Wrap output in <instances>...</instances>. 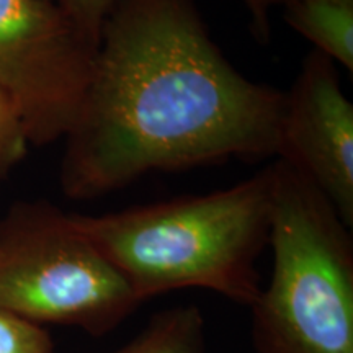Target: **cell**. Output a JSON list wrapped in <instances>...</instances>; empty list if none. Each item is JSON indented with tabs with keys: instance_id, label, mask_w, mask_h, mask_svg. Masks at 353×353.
<instances>
[{
	"instance_id": "obj_1",
	"label": "cell",
	"mask_w": 353,
	"mask_h": 353,
	"mask_svg": "<svg viewBox=\"0 0 353 353\" xmlns=\"http://www.w3.org/2000/svg\"><path fill=\"white\" fill-rule=\"evenodd\" d=\"M283 105L224 57L193 0H117L64 136L61 187L90 200L149 172L273 157Z\"/></svg>"
},
{
	"instance_id": "obj_2",
	"label": "cell",
	"mask_w": 353,
	"mask_h": 353,
	"mask_svg": "<svg viewBox=\"0 0 353 353\" xmlns=\"http://www.w3.org/2000/svg\"><path fill=\"white\" fill-rule=\"evenodd\" d=\"M272 190L268 165L208 195L74 219L139 303L203 288L250 307L262 290L257 260L268 244Z\"/></svg>"
},
{
	"instance_id": "obj_3",
	"label": "cell",
	"mask_w": 353,
	"mask_h": 353,
	"mask_svg": "<svg viewBox=\"0 0 353 353\" xmlns=\"http://www.w3.org/2000/svg\"><path fill=\"white\" fill-rule=\"evenodd\" d=\"M273 273L252 303L257 353H353V242L322 190L276 159Z\"/></svg>"
},
{
	"instance_id": "obj_4",
	"label": "cell",
	"mask_w": 353,
	"mask_h": 353,
	"mask_svg": "<svg viewBox=\"0 0 353 353\" xmlns=\"http://www.w3.org/2000/svg\"><path fill=\"white\" fill-rule=\"evenodd\" d=\"M139 304L74 214L17 203L0 221V309L103 335Z\"/></svg>"
},
{
	"instance_id": "obj_5",
	"label": "cell",
	"mask_w": 353,
	"mask_h": 353,
	"mask_svg": "<svg viewBox=\"0 0 353 353\" xmlns=\"http://www.w3.org/2000/svg\"><path fill=\"white\" fill-rule=\"evenodd\" d=\"M97 48L52 0H0V87L30 144L68 134L90 83Z\"/></svg>"
},
{
	"instance_id": "obj_6",
	"label": "cell",
	"mask_w": 353,
	"mask_h": 353,
	"mask_svg": "<svg viewBox=\"0 0 353 353\" xmlns=\"http://www.w3.org/2000/svg\"><path fill=\"white\" fill-rule=\"evenodd\" d=\"M276 157L322 190L353 224V105L334 61L312 51L285 92Z\"/></svg>"
},
{
	"instance_id": "obj_7",
	"label": "cell",
	"mask_w": 353,
	"mask_h": 353,
	"mask_svg": "<svg viewBox=\"0 0 353 353\" xmlns=\"http://www.w3.org/2000/svg\"><path fill=\"white\" fill-rule=\"evenodd\" d=\"M283 13L314 51L353 72V0H293Z\"/></svg>"
},
{
	"instance_id": "obj_8",
	"label": "cell",
	"mask_w": 353,
	"mask_h": 353,
	"mask_svg": "<svg viewBox=\"0 0 353 353\" xmlns=\"http://www.w3.org/2000/svg\"><path fill=\"white\" fill-rule=\"evenodd\" d=\"M114 353H205L201 311L179 306L159 312L143 332Z\"/></svg>"
},
{
	"instance_id": "obj_9",
	"label": "cell",
	"mask_w": 353,
	"mask_h": 353,
	"mask_svg": "<svg viewBox=\"0 0 353 353\" xmlns=\"http://www.w3.org/2000/svg\"><path fill=\"white\" fill-rule=\"evenodd\" d=\"M0 353H52V343L37 322L0 309Z\"/></svg>"
},
{
	"instance_id": "obj_10",
	"label": "cell",
	"mask_w": 353,
	"mask_h": 353,
	"mask_svg": "<svg viewBox=\"0 0 353 353\" xmlns=\"http://www.w3.org/2000/svg\"><path fill=\"white\" fill-rule=\"evenodd\" d=\"M25 128L10 97L0 87V176L15 167L28 151Z\"/></svg>"
},
{
	"instance_id": "obj_11",
	"label": "cell",
	"mask_w": 353,
	"mask_h": 353,
	"mask_svg": "<svg viewBox=\"0 0 353 353\" xmlns=\"http://www.w3.org/2000/svg\"><path fill=\"white\" fill-rule=\"evenodd\" d=\"M76 21L88 39L95 44L100 41V33L108 12L117 0H52Z\"/></svg>"
},
{
	"instance_id": "obj_12",
	"label": "cell",
	"mask_w": 353,
	"mask_h": 353,
	"mask_svg": "<svg viewBox=\"0 0 353 353\" xmlns=\"http://www.w3.org/2000/svg\"><path fill=\"white\" fill-rule=\"evenodd\" d=\"M250 20L254 38L267 43L272 37V13L278 7H285L293 0H241Z\"/></svg>"
}]
</instances>
